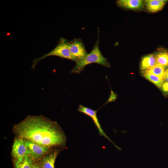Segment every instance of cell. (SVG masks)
Returning a JSON list of instances; mask_svg holds the SVG:
<instances>
[{"mask_svg": "<svg viewBox=\"0 0 168 168\" xmlns=\"http://www.w3.org/2000/svg\"><path fill=\"white\" fill-rule=\"evenodd\" d=\"M166 2V0H147L145 1L147 9L150 12H155L161 10Z\"/></svg>", "mask_w": 168, "mask_h": 168, "instance_id": "obj_11", "label": "cell"}, {"mask_svg": "<svg viewBox=\"0 0 168 168\" xmlns=\"http://www.w3.org/2000/svg\"><path fill=\"white\" fill-rule=\"evenodd\" d=\"M166 68L156 64L150 69L142 72L151 74L161 78L164 80Z\"/></svg>", "mask_w": 168, "mask_h": 168, "instance_id": "obj_13", "label": "cell"}, {"mask_svg": "<svg viewBox=\"0 0 168 168\" xmlns=\"http://www.w3.org/2000/svg\"><path fill=\"white\" fill-rule=\"evenodd\" d=\"M32 168H41L40 166L36 164H33Z\"/></svg>", "mask_w": 168, "mask_h": 168, "instance_id": "obj_18", "label": "cell"}, {"mask_svg": "<svg viewBox=\"0 0 168 168\" xmlns=\"http://www.w3.org/2000/svg\"><path fill=\"white\" fill-rule=\"evenodd\" d=\"M58 151L54 152L43 158L40 161L41 168H55L54 163Z\"/></svg>", "mask_w": 168, "mask_h": 168, "instance_id": "obj_8", "label": "cell"}, {"mask_svg": "<svg viewBox=\"0 0 168 168\" xmlns=\"http://www.w3.org/2000/svg\"><path fill=\"white\" fill-rule=\"evenodd\" d=\"M142 74L144 78L151 82L160 89L165 82L164 79L155 75L143 72H142Z\"/></svg>", "mask_w": 168, "mask_h": 168, "instance_id": "obj_14", "label": "cell"}, {"mask_svg": "<svg viewBox=\"0 0 168 168\" xmlns=\"http://www.w3.org/2000/svg\"><path fill=\"white\" fill-rule=\"evenodd\" d=\"M29 153L23 139L20 137L16 138L12 146V154L16 160L20 162H22L25 155H27L28 156Z\"/></svg>", "mask_w": 168, "mask_h": 168, "instance_id": "obj_4", "label": "cell"}, {"mask_svg": "<svg viewBox=\"0 0 168 168\" xmlns=\"http://www.w3.org/2000/svg\"><path fill=\"white\" fill-rule=\"evenodd\" d=\"M117 3L120 6L133 9H141L143 6V1L141 0H120Z\"/></svg>", "mask_w": 168, "mask_h": 168, "instance_id": "obj_9", "label": "cell"}, {"mask_svg": "<svg viewBox=\"0 0 168 168\" xmlns=\"http://www.w3.org/2000/svg\"><path fill=\"white\" fill-rule=\"evenodd\" d=\"M164 80L165 82H168V68H166V70Z\"/></svg>", "mask_w": 168, "mask_h": 168, "instance_id": "obj_17", "label": "cell"}, {"mask_svg": "<svg viewBox=\"0 0 168 168\" xmlns=\"http://www.w3.org/2000/svg\"><path fill=\"white\" fill-rule=\"evenodd\" d=\"M156 64L166 68L168 67V52L162 51L158 52L155 55Z\"/></svg>", "mask_w": 168, "mask_h": 168, "instance_id": "obj_12", "label": "cell"}, {"mask_svg": "<svg viewBox=\"0 0 168 168\" xmlns=\"http://www.w3.org/2000/svg\"><path fill=\"white\" fill-rule=\"evenodd\" d=\"M78 110L79 112L84 113L90 117L96 126L100 134L104 136L112 142L118 149L121 150V148L115 145L112 141L102 129L97 117V110H93L90 108L85 107L82 105H79Z\"/></svg>", "mask_w": 168, "mask_h": 168, "instance_id": "obj_6", "label": "cell"}, {"mask_svg": "<svg viewBox=\"0 0 168 168\" xmlns=\"http://www.w3.org/2000/svg\"><path fill=\"white\" fill-rule=\"evenodd\" d=\"M160 89L163 94L168 95V82H165Z\"/></svg>", "mask_w": 168, "mask_h": 168, "instance_id": "obj_16", "label": "cell"}, {"mask_svg": "<svg viewBox=\"0 0 168 168\" xmlns=\"http://www.w3.org/2000/svg\"><path fill=\"white\" fill-rule=\"evenodd\" d=\"M14 164L15 168H32L33 164L32 159L27 155H25L22 162L16 160Z\"/></svg>", "mask_w": 168, "mask_h": 168, "instance_id": "obj_15", "label": "cell"}, {"mask_svg": "<svg viewBox=\"0 0 168 168\" xmlns=\"http://www.w3.org/2000/svg\"><path fill=\"white\" fill-rule=\"evenodd\" d=\"M68 44L71 54L78 61L88 54L84 44L79 40H75L70 43L68 42Z\"/></svg>", "mask_w": 168, "mask_h": 168, "instance_id": "obj_7", "label": "cell"}, {"mask_svg": "<svg viewBox=\"0 0 168 168\" xmlns=\"http://www.w3.org/2000/svg\"><path fill=\"white\" fill-rule=\"evenodd\" d=\"M99 44L98 39L90 53L76 63L75 66L71 71V73L79 74L84 70L86 65L92 63H97L108 68L110 67L107 59L103 56L100 51Z\"/></svg>", "mask_w": 168, "mask_h": 168, "instance_id": "obj_2", "label": "cell"}, {"mask_svg": "<svg viewBox=\"0 0 168 168\" xmlns=\"http://www.w3.org/2000/svg\"><path fill=\"white\" fill-rule=\"evenodd\" d=\"M156 64L155 55L149 54L142 58L140 68L142 71L147 70Z\"/></svg>", "mask_w": 168, "mask_h": 168, "instance_id": "obj_10", "label": "cell"}, {"mask_svg": "<svg viewBox=\"0 0 168 168\" xmlns=\"http://www.w3.org/2000/svg\"><path fill=\"white\" fill-rule=\"evenodd\" d=\"M57 124L44 117L28 116L14 127L20 138L50 147L63 144L65 138Z\"/></svg>", "mask_w": 168, "mask_h": 168, "instance_id": "obj_1", "label": "cell"}, {"mask_svg": "<svg viewBox=\"0 0 168 168\" xmlns=\"http://www.w3.org/2000/svg\"><path fill=\"white\" fill-rule=\"evenodd\" d=\"M52 56L69 59L76 63L78 61V60L71 54L68 46V42L64 39H62L59 44L53 50L41 57L35 59L33 61L31 68L34 69L40 61L45 58Z\"/></svg>", "mask_w": 168, "mask_h": 168, "instance_id": "obj_3", "label": "cell"}, {"mask_svg": "<svg viewBox=\"0 0 168 168\" xmlns=\"http://www.w3.org/2000/svg\"><path fill=\"white\" fill-rule=\"evenodd\" d=\"M24 142L29 151L28 156L32 159H38L50 150L49 147L42 146L31 141L25 140Z\"/></svg>", "mask_w": 168, "mask_h": 168, "instance_id": "obj_5", "label": "cell"}]
</instances>
